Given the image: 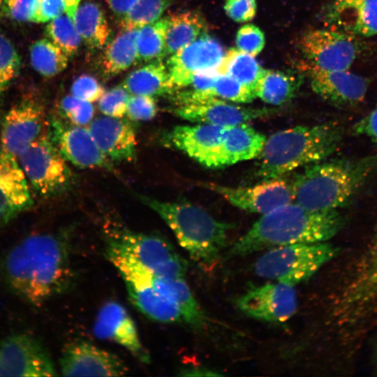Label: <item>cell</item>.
Listing matches in <instances>:
<instances>
[{
	"instance_id": "1",
	"label": "cell",
	"mask_w": 377,
	"mask_h": 377,
	"mask_svg": "<svg viewBox=\"0 0 377 377\" xmlns=\"http://www.w3.org/2000/svg\"><path fill=\"white\" fill-rule=\"evenodd\" d=\"M2 269L10 288L34 304L64 292L73 279L68 243L61 234L26 237L8 252Z\"/></svg>"
},
{
	"instance_id": "2",
	"label": "cell",
	"mask_w": 377,
	"mask_h": 377,
	"mask_svg": "<svg viewBox=\"0 0 377 377\" xmlns=\"http://www.w3.org/2000/svg\"><path fill=\"white\" fill-rule=\"evenodd\" d=\"M344 223L337 210L313 211L292 202L263 214L228 254L242 256L276 246L327 242Z\"/></svg>"
},
{
	"instance_id": "3",
	"label": "cell",
	"mask_w": 377,
	"mask_h": 377,
	"mask_svg": "<svg viewBox=\"0 0 377 377\" xmlns=\"http://www.w3.org/2000/svg\"><path fill=\"white\" fill-rule=\"evenodd\" d=\"M377 168V156L323 160L304 167L291 179L293 201L313 211L345 205Z\"/></svg>"
},
{
	"instance_id": "4",
	"label": "cell",
	"mask_w": 377,
	"mask_h": 377,
	"mask_svg": "<svg viewBox=\"0 0 377 377\" xmlns=\"http://www.w3.org/2000/svg\"><path fill=\"white\" fill-rule=\"evenodd\" d=\"M343 135V128L334 121L279 131L266 138L256 175L263 180L276 178L327 159L339 148Z\"/></svg>"
},
{
	"instance_id": "5",
	"label": "cell",
	"mask_w": 377,
	"mask_h": 377,
	"mask_svg": "<svg viewBox=\"0 0 377 377\" xmlns=\"http://www.w3.org/2000/svg\"><path fill=\"white\" fill-rule=\"evenodd\" d=\"M169 226L180 246L205 267L219 260L234 224L219 221L201 207L185 202H168L138 195Z\"/></svg>"
},
{
	"instance_id": "6",
	"label": "cell",
	"mask_w": 377,
	"mask_h": 377,
	"mask_svg": "<svg viewBox=\"0 0 377 377\" xmlns=\"http://www.w3.org/2000/svg\"><path fill=\"white\" fill-rule=\"evenodd\" d=\"M339 249L324 242L294 244L269 249L254 265L257 275L294 287L334 258Z\"/></svg>"
},
{
	"instance_id": "7",
	"label": "cell",
	"mask_w": 377,
	"mask_h": 377,
	"mask_svg": "<svg viewBox=\"0 0 377 377\" xmlns=\"http://www.w3.org/2000/svg\"><path fill=\"white\" fill-rule=\"evenodd\" d=\"M107 259L121 276L128 299L149 318L163 323L184 322L178 306L158 292L152 284L149 270L128 253L107 246Z\"/></svg>"
},
{
	"instance_id": "8",
	"label": "cell",
	"mask_w": 377,
	"mask_h": 377,
	"mask_svg": "<svg viewBox=\"0 0 377 377\" xmlns=\"http://www.w3.org/2000/svg\"><path fill=\"white\" fill-rule=\"evenodd\" d=\"M106 245L121 250L156 275L184 278L186 261L166 239L117 227L106 235Z\"/></svg>"
},
{
	"instance_id": "9",
	"label": "cell",
	"mask_w": 377,
	"mask_h": 377,
	"mask_svg": "<svg viewBox=\"0 0 377 377\" xmlns=\"http://www.w3.org/2000/svg\"><path fill=\"white\" fill-rule=\"evenodd\" d=\"M18 158L27 179L39 195L57 196L71 187L73 174L47 131H44Z\"/></svg>"
},
{
	"instance_id": "10",
	"label": "cell",
	"mask_w": 377,
	"mask_h": 377,
	"mask_svg": "<svg viewBox=\"0 0 377 377\" xmlns=\"http://www.w3.org/2000/svg\"><path fill=\"white\" fill-rule=\"evenodd\" d=\"M357 38L332 29H317L305 32L300 48L309 64L325 71L348 70L361 52Z\"/></svg>"
},
{
	"instance_id": "11",
	"label": "cell",
	"mask_w": 377,
	"mask_h": 377,
	"mask_svg": "<svg viewBox=\"0 0 377 377\" xmlns=\"http://www.w3.org/2000/svg\"><path fill=\"white\" fill-rule=\"evenodd\" d=\"M56 375L50 355L33 337L16 334L6 337L0 343V376Z\"/></svg>"
},
{
	"instance_id": "12",
	"label": "cell",
	"mask_w": 377,
	"mask_h": 377,
	"mask_svg": "<svg viewBox=\"0 0 377 377\" xmlns=\"http://www.w3.org/2000/svg\"><path fill=\"white\" fill-rule=\"evenodd\" d=\"M206 186L242 210L265 214L293 201L291 179L284 176L263 180L251 186H227L214 183Z\"/></svg>"
},
{
	"instance_id": "13",
	"label": "cell",
	"mask_w": 377,
	"mask_h": 377,
	"mask_svg": "<svg viewBox=\"0 0 377 377\" xmlns=\"http://www.w3.org/2000/svg\"><path fill=\"white\" fill-rule=\"evenodd\" d=\"M45 125L43 105L34 98L21 100L3 119L0 151L18 157L45 131Z\"/></svg>"
},
{
	"instance_id": "14",
	"label": "cell",
	"mask_w": 377,
	"mask_h": 377,
	"mask_svg": "<svg viewBox=\"0 0 377 377\" xmlns=\"http://www.w3.org/2000/svg\"><path fill=\"white\" fill-rule=\"evenodd\" d=\"M224 55L221 43L207 33L170 55L165 65L175 90L188 87L197 73L218 71Z\"/></svg>"
},
{
	"instance_id": "15",
	"label": "cell",
	"mask_w": 377,
	"mask_h": 377,
	"mask_svg": "<svg viewBox=\"0 0 377 377\" xmlns=\"http://www.w3.org/2000/svg\"><path fill=\"white\" fill-rule=\"evenodd\" d=\"M236 305L246 316L277 323L289 320L297 308L293 287L280 282L251 287L236 300Z\"/></svg>"
},
{
	"instance_id": "16",
	"label": "cell",
	"mask_w": 377,
	"mask_h": 377,
	"mask_svg": "<svg viewBox=\"0 0 377 377\" xmlns=\"http://www.w3.org/2000/svg\"><path fill=\"white\" fill-rule=\"evenodd\" d=\"M47 132L63 158L75 166L111 168V161L100 150L88 128L52 117L49 121Z\"/></svg>"
},
{
	"instance_id": "17",
	"label": "cell",
	"mask_w": 377,
	"mask_h": 377,
	"mask_svg": "<svg viewBox=\"0 0 377 377\" xmlns=\"http://www.w3.org/2000/svg\"><path fill=\"white\" fill-rule=\"evenodd\" d=\"M59 362L65 376H121L128 371L117 355L85 340L68 343Z\"/></svg>"
},
{
	"instance_id": "18",
	"label": "cell",
	"mask_w": 377,
	"mask_h": 377,
	"mask_svg": "<svg viewBox=\"0 0 377 377\" xmlns=\"http://www.w3.org/2000/svg\"><path fill=\"white\" fill-rule=\"evenodd\" d=\"M313 91L323 100L339 108H351L363 101L369 82L360 75L346 71H325L306 66Z\"/></svg>"
},
{
	"instance_id": "19",
	"label": "cell",
	"mask_w": 377,
	"mask_h": 377,
	"mask_svg": "<svg viewBox=\"0 0 377 377\" xmlns=\"http://www.w3.org/2000/svg\"><path fill=\"white\" fill-rule=\"evenodd\" d=\"M227 127L199 124L177 126L168 133L175 148L208 168H221V149Z\"/></svg>"
},
{
	"instance_id": "20",
	"label": "cell",
	"mask_w": 377,
	"mask_h": 377,
	"mask_svg": "<svg viewBox=\"0 0 377 377\" xmlns=\"http://www.w3.org/2000/svg\"><path fill=\"white\" fill-rule=\"evenodd\" d=\"M93 330L96 337L113 341L140 362L150 363V355L140 339L135 322L118 302L110 300L101 307Z\"/></svg>"
},
{
	"instance_id": "21",
	"label": "cell",
	"mask_w": 377,
	"mask_h": 377,
	"mask_svg": "<svg viewBox=\"0 0 377 377\" xmlns=\"http://www.w3.org/2000/svg\"><path fill=\"white\" fill-rule=\"evenodd\" d=\"M323 20L327 28L357 38L377 35V0H332Z\"/></svg>"
},
{
	"instance_id": "22",
	"label": "cell",
	"mask_w": 377,
	"mask_h": 377,
	"mask_svg": "<svg viewBox=\"0 0 377 377\" xmlns=\"http://www.w3.org/2000/svg\"><path fill=\"white\" fill-rule=\"evenodd\" d=\"M173 113L191 122L229 127L248 124L272 112L267 108L244 107L216 98L205 103L178 105Z\"/></svg>"
},
{
	"instance_id": "23",
	"label": "cell",
	"mask_w": 377,
	"mask_h": 377,
	"mask_svg": "<svg viewBox=\"0 0 377 377\" xmlns=\"http://www.w3.org/2000/svg\"><path fill=\"white\" fill-rule=\"evenodd\" d=\"M88 129L103 154L112 161H132L136 157V133L126 119L101 117L89 124Z\"/></svg>"
},
{
	"instance_id": "24",
	"label": "cell",
	"mask_w": 377,
	"mask_h": 377,
	"mask_svg": "<svg viewBox=\"0 0 377 377\" xmlns=\"http://www.w3.org/2000/svg\"><path fill=\"white\" fill-rule=\"evenodd\" d=\"M32 204L27 177L16 158L0 151V227Z\"/></svg>"
},
{
	"instance_id": "25",
	"label": "cell",
	"mask_w": 377,
	"mask_h": 377,
	"mask_svg": "<svg viewBox=\"0 0 377 377\" xmlns=\"http://www.w3.org/2000/svg\"><path fill=\"white\" fill-rule=\"evenodd\" d=\"M266 137L248 124L227 127L221 149V168L258 158Z\"/></svg>"
},
{
	"instance_id": "26",
	"label": "cell",
	"mask_w": 377,
	"mask_h": 377,
	"mask_svg": "<svg viewBox=\"0 0 377 377\" xmlns=\"http://www.w3.org/2000/svg\"><path fill=\"white\" fill-rule=\"evenodd\" d=\"M149 277L156 290L178 306L184 323L195 328L206 324L207 318L184 278L160 276L151 271Z\"/></svg>"
},
{
	"instance_id": "27",
	"label": "cell",
	"mask_w": 377,
	"mask_h": 377,
	"mask_svg": "<svg viewBox=\"0 0 377 377\" xmlns=\"http://www.w3.org/2000/svg\"><path fill=\"white\" fill-rule=\"evenodd\" d=\"M131 95L151 97L175 92L170 75L162 60H155L132 71L121 84Z\"/></svg>"
},
{
	"instance_id": "28",
	"label": "cell",
	"mask_w": 377,
	"mask_h": 377,
	"mask_svg": "<svg viewBox=\"0 0 377 377\" xmlns=\"http://www.w3.org/2000/svg\"><path fill=\"white\" fill-rule=\"evenodd\" d=\"M73 22L82 40L91 49L104 47L110 35V28L101 7L93 1L80 4Z\"/></svg>"
},
{
	"instance_id": "29",
	"label": "cell",
	"mask_w": 377,
	"mask_h": 377,
	"mask_svg": "<svg viewBox=\"0 0 377 377\" xmlns=\"http://www.w3.org/2000/svg\"><path fill=\"white\" fill-rule=\"evenodd\" d=\"M207 23L197 11L186 10L168 16L166 56H170L207 33Z\"/></svg>"
},
{
	"instance_id": "30",
	"label": "cell",
	"mask_w": 377,
	"mask_h": 377,
	"mask_svg": "<svg viewBox=\"0 0 377 377\" xmlns=\"http://www.w3.org/2000/svg\"><path fill=\"white\" fill-rule=\"evenodd\" d=\"M301 81L300 77L291 73L265 69L256 84L255 95L266 103L281 105L295 96Z\"/></svg>"
},
{
	"instance_id": "31",
	"label": "cell",
	"mask_w": 377,
	"mask_h": 377,
	"mask_svg": "<svg viewBox=\"0 0 377 377\" xmlns=\"http://www.w3.org/2000/svg\"><path fill=\"white\" fill-rule=\"evenodd\" d=\"M137 29L121 31L105 46L101 57V68L107 76L115 75L137 62Z\"/></svg>"
},
{
	"instance_id": "32",
	"label": "cell",
	"mask_w": 377,
	"mask_h": 377,
	"mask_svg": "<svg viewBox=\"0 0 377 377\" xmlns=\"http://www.w3.org/2000/svg\"><path fill=\"white\" fill-rule=\"evenodd\" d=\"M168 16L138 29L137 62L162 60L166 57V34Z\"/></svg>"
},
{
	"instance_id": "33",
	"label": "cell",
	"mask_w": 377,
	"mask_h": 377,
	"mask_svg": "<svg viewBox=\"0 0 377 377\" xmlns=\"http://www.w3.org/2000/svg\"><path fill=\"white\" fill-rule=\"evenodd\" d=\"M264 70L254 57L237 48L230 49L218 68L219 74L227 75L255 93Z\"/></svg>"
},
{
	"instance_id": "34",
	"label": "cell",
	"mask_w": 377,
	"mask_h": 377,
	"mask_svg": "<svg viewBox=\"0 0 377 377\" xmlns=\"http://www.w3.org/2000/svg\"><path fill=\"white\" fill-rule=\"evenodd\" d=\"M29 54L32 67L44 77L55 76L68 65V57L48 38H42L32 43Z\"/></svg>"
},
{
	"instance_id": "35",
	"label": "cell",
	"mask_w": 377,
	"mask_h": 377,
	"mask_svg": "<svg viewBox=\"0 0 377 377\" xmlns=\"http://www.w3.org/2000/svg\"><path fill=\"white\" fill-rule=\"evenodd\" d=\"M45 33L49 40L57 45L68 57L77 53L82 38L73 20L68 15H61L46 25Z\"/></svg>"
},
{
	"instance_id": "36",
	"label": "cell",
	"mask_w": 377,
	"mask_h": 377,
	"mask_svg": "<svg viewBox=\"0 0 377 377\" xmlns=\"http://www.w3.org/2000/svg\"><path fill=\"white\" fill-rule=\"evenodd\" d=\"M172 0H138L132 8L120 18L121 30L137 29L159 20Z\"/></svg>"
},
{
	"instance_id": "37",
	"label": "cell",
	"mask_w": 377,
	"mask_h": 377,
	"mask_svg": "<svg viewBox=\"0 0 377 377\" xmlns=\"http://www.w3.org/2000/svg\"><path fill=\"white\" fill-rule=\"evenodd\" d=\"M196 91L205 98H219L236 103H250L256 98L253 90L224 74L216 77L210 89Z\"/></svg>"
},
{
	"instance_id": "38",
	"label": "cell",
	"mask_w": 377,
	"mask_h": 377,
	"mask_svg": "<svg viewBox=\"0 0 377 377\" xmlns=\"http://www.w3.org/2000/svg\"><path fill=\"white\" fill-rule=\"evenodd\" d=\"M21 59L10 40L0 32V102L3 94L18 75Z\"/></svg>"
},
{
	"instance_id": "39",
	"label": "cell",
	"mask_w": 377,
	"mask_h": 377,
	"mask_svg": "<svg viewBox=\"0 0 377 377\" xmlns=\"http://www.w3.org/2000/svg\"><path fill=\"white\" fill-rule=\"evenodd\" d=\"M59 111L70 124L84 126L92 121L94 107L90 102L68 95L60 101Z\"/></svg>"
},
{
	"instance_id": "40",
	"label": "cell",
	"mask_w": 377,
	"mask_h": 377,
	"mask_svg": "<svg viewBox=\"0 0 377 377\" xmlns=\"http://www.w3.org/2000/svg\"><path fill=\"white\" fill-rule=\"evenodd\" d=\"M129 97V92L122 84L116 86L98 99V109L105 116L122 118L126 114Z\"/></svg>"
},
{
	"instance_id": "41",
	"label": "cell",
	"mask_w": 377,
	"mask_h": 377,
	"mask_svg": "<svg viewBox=\"0 0 377 377\" xmlns=\"http://www.w3.org/2000/svg\"><path fill=\"white\" fill-rule=\"evenodd\" d=\"M235 43L238 50L256 57L265 46V34L258 27L254 24H244L238 29Z\"/></svg>"
},
{
	"instance_id": "42",
	"label": "cell",
	"mask_w": 377,
	"mask_h": 377,
	"mask_svg": "<svg viewBox=\"0 0 377 377\" xmlns=\"http://www.w3.org/2000/svg\"><path fill=\"white\" fill-rule=\"evenodd\" d=\"M157 105L154 97L142 95H130L127 103L128 118L132 121H149L155 117Z\"/></svg>"
},
{
	"instance_id": "43",
	"label": "cell",
	"mask_w": 377,
	"mask_h": 377,
	"mask_svg": "<svg viewBox=\"0 0 377 377\" xmlns=\"http://www.w3.org/2000/svg\"><path fill=\"white\" fill-rule=\"evenodd\" d=\"M71 92L76 98L92 103L98 101L105 91L94 77L84 74L73 82Z\"/></svg>"
},
{
	"instance_id": "44",
	"label": "cell",
	"mask_w": 377,
	"mask_h": 377,
	"mask_svg": "<svg viewBox=\"0 0 377 377\" xmlns=\"http://www.w3.org/2000/svg\"><path fill=\"white\" fill-rule=\"evenodd\" d=\"M37 0H3L1 14L18 22L31 21Z\"/></svg>"
},
{
	"instance_id": "45",
	"label": "cell",
	"mask_w": 377,
	"mask_h": 377,
	"mask_svg": "<svg viewBox=\"0 0 377 377\" xmlns=\"http://www.w3.org/2000/svg\"><path fill=\"white\" fill-rule=\"evenodd\" d=\"M224 10L233 21L246 22L255 17L257 3L256 0H226Z\"/></svg>"
},
{
	"instance_id": "46",
	"label": "cell",
	"mask_w": 377,
	"mask_h": 377,
	"mask_svg": "<svg viewBox=\"0 0 377 377\" xmlns=\"http://www.w3.org/2000/svg\"><path fill=\"white\" fill-rule=\"evenodd\" d=\"M66 13L64 0H37L31 22L44 23Z\"/></svg>"
},
{
	"instance_id": "47",
	"label": "cell",
	"mask_w": 377,
	"mask_h": 377,
	"mask_svg": "<svg viewBox=\"0 0 377 377\" xmlns=\"http://www.w3.org/2000/svg\"><path fill=\"white\" fill-rule=\"evenodd\" d=\"M353 131L377 145V105L354 124Z\"/></svg>"
},
{
	"instance_id": "48",
	"label": "cell",
	"mask_w": 377,
	"mask_h": 377,
	"mask_svg": "<svg viewBox=\"0 0 377 377\" xmlns=\"http://www.w3.org/2000/svg\"><path fill=\"white\" fill-rule=\"evenodd\" d=\"M138 0H108L112 13L120 18L124 17L135 4Z\"/></svg>"
},
{
	"instance_id": "49",
	"label": "cell",
	"mask_w": 377,
	"mask_h": 377,
	"mask_svg": "<svg viewBox=\"0 0 377 377\" xmlns=\"http://www.w3.org/2000/svg\"><path fill=\"white\" fill-rule=\"evenodd\" d=\"M179 376H222L221 374H219L212 370L202 368V367H193V368H186L181 371V373L179 374Z\"/></svg>"
},
{
	"instance_id": "50",
	"label": "cell",
	"mask_w": 377,
	"mask_h": 377,
	"mask_svg": "<svg viewBox=\"0 0 377 377\" xmlns=\"http://www.w3.org/2000/svg\"><path fill=\"white\" fill-rule=\"evenodd\" d=\"M66 3V14L73 20L75 13L80 3L81 0H64Z\"/></svg>"
},
{
	"instance_id": "51",
	"label": "cell",
	"mask_w": 377,
	"mask_h": 377,
	"mask_svg": "<svg viewBox=\"0 0 377 377\" xmlns=\"http://www.w3.org/2000/svg\"><path fill=\"white\" fill-rule=\"evenodd\" d=\"M3 0H0V8H1V5L3 3Z\"/></svg>"
}]
</instances>
